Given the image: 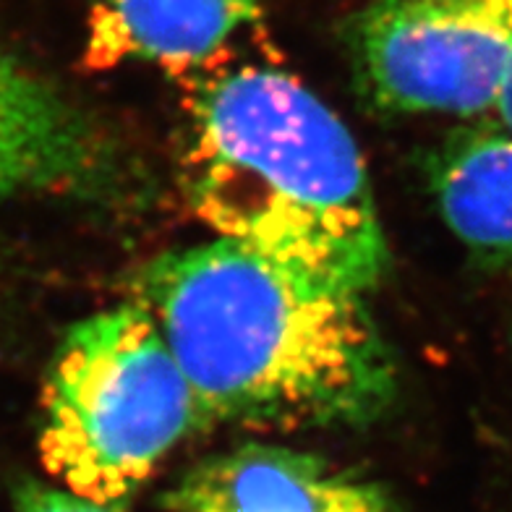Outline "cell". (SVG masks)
Returning <instances> with one entry per match:
<instances>
[{"label":"cell","mask_w":512,"mask_h":512,"mask_svg":"<svg viewBox=\"0 0 512 512\" xmlns=\"http://www.w3.org/2000/svg\"><path fill=\"white\" fill-rule=\"evenodd\" d=\"M121 181L105 131L0 50V194L108 199Z\"/></svg>","instance_id":"obj_5"},{"label":"cell","mask_w":512,"mask_h":512,"mask_svg":"<svg viewBox=\"0 0 512 512\" xmlns=\"http://www.w3.org/2000/svg\"><path fill=\"white\" fill-rule=\"evenodd\" d=\"M358 84L403 115H494L512 63V0H374L351 27Z\"/></svg>","instance_id":"obj_4"},{"label":"cell","mask_w":512,"mask_h":512,"mask_svg":"<svg viewBox=\"0 0 512 512\" xmlns=\"http://www.w3.org/2000/svg\"><path fill=\"white\" fill-rule=\"evenodd\" d=\"M450 233L484 267L512 270V131L494 121L447 136L429 165Z\"/></svg>","instance_id":"obj_8"},{"label":"cell","mask_w":512,"mask_h":512,"mask_svg":"<svg viewBox=\"0 0 512 512\" xmlns=\"http://www.w3.org/2000/svg\"><path fill=\"white\" fill-rule=\"evenodd\" d=\"M178 178L217 241L283 270L358 296L390 270L361 149L288 71L241 66L196 84Z\"/></svg>","instance_id":"obj_2"},{"label":"cell","mask_w":512,"mask_h":512,"mask_svg":"<svg viewBox=\"0 0 512 512\" xmlns=\"http://www.w3.org/2000/svg\"><path fill=\"white\" fill-rule=\"evenodd\" d=\"M196 429L194 390L142 304L68 327L45 379L37 437L42 468L61 489L126 505Z\"/></svg>","instance_id":"obj_3"},{"label":"cell","mask_w":512,"mask_h":512,"mask_svg":"<svg viewBox=\"0 0 512 512\" xmlns=\"http://www.w3.org/2000/svg\"><path fill=\"white\" fill-rule=\"evenodd\" d=\"M134 301L181 364L204 426H364L398 395V366L364 296L228 241L144 264Z\"/></svg>","instance_id":"obj_1"},{"label":"cell","mask_w":512,"mask_h":512,"mask_svg":"<svg viewBox=\"0 0 512 512\" xmlns=\"http://www.w3.org/2000/svg\"><path fill=\"white\" fill-rule=\"evenodd\" d=\"M494 118L512 131V63L510 71H507V81L505 87H502V95H499L497 110H494Z\"/></svg>","instance_id":"obj_10"},{"label":"cell","mask_w":512,"mask_h":512,"mask_svg":"<svg viewBox=\"0 0 512 512\" xmlns=\"http://www.w3.org/2000/svg\"><path fill=\"white\" fill-rule=\"evenodd\" d=\"M259 14V0H100L89 14L84 66L155 61L194 66Z\"/></svg>","instance_id":"obj_7"},{"label":"cell","mask_w":512,"mask_h":512,"mask_svg":"<svg viewBox=\"0 0 512 512\" xmlns=\"http://www.w3.org/2000/svg\"><path fill=\"white\" fill-rule=\"evenodd\" d=\"M16 512H126V505H100L84 497L55 489L42 481L24 479L14 489Z\"/></svg>","instance_id":"obj_9"},{"label":"cell","mask_w":512,"mask_h":512,"mask_svg":"<svg viewBox=\"0 0 512 512\" xmlns=\"http://www.w3.org/2000/svg\"><path fill=\"white\" fill-rule=\"evenodd\" d=\"M165 512H398L387 486L317 452L249 442L186 471Z\"/></svg>","instance_id":"obj_6"}]
</instances>
